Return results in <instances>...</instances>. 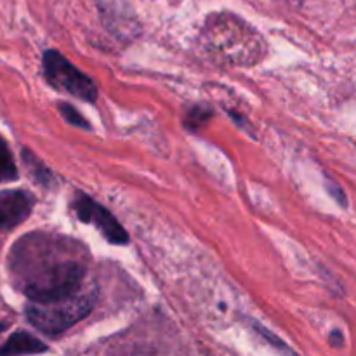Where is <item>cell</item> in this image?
I'll return each mask as SVG.
<instances>
[{
  "label": "cell",
  "mask_w": 356,
  "mask_h": 356,
  "mask_svg": "<svg viewBox=\"0 0 356 356\" xmlns=\"http://www.w3.org/2000/svg\"><path fill=\"white\" fill-rule=\"evenodd\" d=\"M10 278L33 302H54L76 294L87 271L83 243L52 233L17 240L9 256Z\"/></svg>",
  "instance_id": "cell-1"
},
{
  "label": "cell",
  "mask_w": 356,
  "mask_h": 356,
  "mask_svg": "<svg viewBox=\"0 0 356 356\" xmlns=\"http://www.w3.org/2000/svg\"><path fill=\"white\" fill-rule=\"evenodd\" d=\"M200 44L214 61L229 66H252L264 58L263 37L238 16L212 14L200 31Z\"/></svg>",
  "instance_id": "cell-2"
},
{
  "label": "cell",
  "mask_w": 356,
  "mask_h": 356,
  "mask_svg": "<svg viewBox=\"0 0 356 356\" xmlns=\"http://www.w3.org/2000/svg\"><path fill=\"white\" fill-rule=\"evenodd\" d=\"M97 301V292L79 291L76 294L54 302H33L24 308L26 318L31 325L47 336H58L70 327L86 318L94 309Z\"/></svg>",
  "instance_id": "cell-3"
},
{
  "label": "cell",
  "mask_w": 356,
  "mask_h": 356,
  "mask_svg": "<svg viewBox=\"0 0 356 356\" xmlns=\"http://www.w3.org/2000/svg\"><path fill=\"white\" fill-rule=\"evenodd\" d=\"M42 65H44L45 79L54 89L72 94V96L87 101V103H96V83L86 73L80 72L72 61H68L65 56L59 54L54 49H49L44 52Z\"/></svg>",
  "instance_id": "cell-4"
},
{
  "label": "cell",
  "mask_w": 356,
  "mask_h": 356,
  "mask_svg": "<svg viewBox=\"0 0 356 356\" xmlns=\"http://www.w3.org/2000/svg\"><path fill=\"white\" fill-rule=\"evenodd\" d=\"M73 211L80 221L96 226L108 242L115 243V245H125L129 242L127 232L115 219V216L87 195L76 193L75 200H73Z\"/></svg>",
  "instance_id": "cell-5"
},
{
  "label": "cell",
  "mask_w": 356,
  "mask_h": 356,
  "mask_svg": "<svg viewBox=\"0 0 356 356\" xmlns=\"http://www.w3.org/2000/svg\"><path fill=\"white\" fill-rule=\"evenodd\" d=\"M35 205L33 195L24 190L0 191V232H7L28 219Z\"/></svg>",
  "instance_id": "cell-6"
},
{
  "label": "cell",
  "mask_w": 356,
  "mask_h": 356,
  "mask_svg": "<svg viewBox=\"0 0 356 356\" xmlns=\"http://www.w3.org/2000/svg\"><path fill=\"white\" fill-rule=\"evenodd\" d=\"M47 346L42 343L40 339H37L31 334L23 332H14L6 343L0 346V356H13V355H37V353H45Z\"/></svg>",
  "instance_id": "cell-7"
},
{
  "label": "cell",
  "mask_w": 356,
  "mask_h": 356,
  "mask_svg": "<svg viewBox=\"0 0 356 356\" xmlns=\"http://www.w3.org/2000/svg\"><path fill=\"white\" fill-rule=\"evenodd\" d=\"M21 156H23L24 167L28 169L30 176L33 177V179L37 181L40 186L51 188L52 184H54V174H52L51 170H49L47 167L42 163V160H38L37 156H35L31 152H28L26 148H23V152H21Z\"/></svg>",
  "instance_id": "cell-8"
},
{
  "label": "cell",
  "mask_w": 356,
  "mask_h": 356,
  "mask_svg": "<svg viewBox=\"0 0 356 356\" xmlns=\"http://www.w3.org/2000/svg\"><path fill=\"white\" fill-rule=\"evenodd\" d=\"M17 179V167L14 156L10 153L9 145L0 136V183H9Z\"/></svg>",
  "instance_id": "cell-9"
},
{
  "label": "cell",
  "mask_w": 356,
  "mask_h": 356,
  "mask_svg": "<svg viewBox=\"0 0 356 356\" xmlns=\"http://www.w3.org/2000/svg\"><path fill=\"white\" fill-rule=\"evenodd\" d=\"M58 108H59V113L63 115V118H65V120L68 122V124L75 125V127L90 129V125L87 124L86 118H83L82 115H80L79 111H76L75 108L72 106V104H68V103H59Z\"/></svg>",
  "instance_id": "cell-10"
},
{
  "label": "cell",
  "mask_w": 356,
  "mask_h": 356,
  "mask_svg": "<svg viewBox=\"0 0 356 356\" xmlns=\"http://www.w3.org/2000/svg\"><path fill=\"white\" fill-rule=\"evenodd\" d=\"M212 117V111L211 110H205V108H193L188 115V124H190V129H197L200 124H205L207 118Z\"/></svg>",
  "instance_id": "cell-11"
},
{
  "label": "cell",
  "mask_w": 356,
  "mask_h": 356,
  "mask_svg": "<svg viewBox=\"0 0 356 356\" xmlns=\"http://www.w3.org/2000/svg\"><path fill=\"white\" fill-rule=\"evenodd\" d=\"M254 327H256V330L257 332L261 334V336H264L266 337V339H270L271 341V344H273V346H278V350H282V351H285V353H291V350H289L287 346H285L284 343H282L280 339H278V337H275V336H271L270 332H268L266 329H264V327H261V325H257V323H254Z\"/></svg>",
  "instance_id": "cell-12"
},
{
  "label": "cell",
  "mask_w": 356,
  "mask_h": 356,
  "mask_svg": "<svg viewBox=\"0 0 356 356\" xmlns=\"http://www.w3.org/2000/svg\"><path fill=\"white\" fill-rule=\"evenodd\" d=\"M327 188H329V193L332 195V197L336 198V200L339 202L341 205H346V197H344V193H343V191H341V188L337 186V184L334 183V181L329 179V177H327Z\"/></svg>",
  "instance_id": "cell-13"
},
{
  "label": "cell",
  "mask_w": 356,
  "mask_h": 356,
  "mask_svg": "<svg viewBox=\"0 0 356 356\" xmlns=\"http://www.w3.org/2000/svg\"><path fill=\"white\" fill-rule=\"evenodd\" d=\"M341 343H343V336H341V332H334L332 336H330V344H334V346H341Z\"/></svg>",
  "instance_id": "cell-14"
},
{
  "label": "cell",
  "mask_w": 356,
  "mask_h": 356,
  "mask_svg": "<svg viewBox=\"0 0 356 356\" xmlns=\"http://www.w3.org/2000/svg\"><path fill=\"white\" fill-rule=\"evenodd\" d=\"M6 329H7V323L6 322H0V334H2Z\"/></svg>",
  "instance_id": "cell-15"
}]
</instances>
